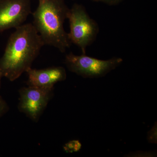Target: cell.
I'll return each instance as SVG.
<instances>
[{"label": "cell", "mask_w": 157, "mask_h": 157, "mask_svg": "<svg viewBox=\"0 0 157 157\" xmlns=\"http://www.w3.org/2000/svg\"><path fill=\"white\" fill-rule=\"evenodd\" d=\"M2 1V0H0V2H1V1Z\"/></svg>", "instance_id": "4fadbf2b"}, {"label": "cell", "mask_w": 157, "mask_h": 157, "mask_svg": "<svg viewBox=\"0 0 157 157\" xmlns=\"http://www.w3.org/2000/svg\"><path fill=\"white\" fill-rule=\"evenodd\" d=\"M33 13V25L45 45H50L64 52L71 42L64 28L70 9L64 0H39Z\"/></svg>", "instance_id": "7a4b0ae2"}, {"label": "cell", "mask_w": 157, "mask_h": 157, "mask_svg": "<svg viewBox=\"0 0 157 157\" xmlns=\"http://www.w3.org/2000/svg\"><path fill=\"white\" fill-rule=\"evenodd\" d=\"M81 147V144L78 140H73L66 144L63 148L67 152L72 153L79 151Z\"/></svg>", "instance_id": "ba28073f"}, {"label": "cell", "mask_w": 157, "mask_h": 157, "mask_svg": "<svg viewBox=\"0 0 157 157\" xmlns=\"http://www.w3.org/2000/svg\"><path fill=\"white\" fill-rule=\"evenodd\" d=\"M26 73L28 75V85L41 88H54L56 83L64 81L67 78L66 70L61 67L40 70L31 68Z\"/></svg>", "instance_id": "52a82bcc"}, {"label": "cell", "mask_w": 157, "mask_h": 157, "mask_svg": "<svg viewBox=\"0 0 157 157\" xmlns=\"http://www.w3.org/2000/svg\"><path fill=\"white\" fill-rule=\"evenodd\" d=\"M54 88L29 86L19 90L18 108L32 121H38L53 95Z\"/></svg>", "instance_id": "5b68a950"}, {"label": "cell", "mask_w": 157, "mask_h": 157, "mask_svg": "<svg viewBox=\"0 0 157 157\" xmlns=\"http://www.w3.org/2000/svg\"><path fill=\"white\" fill-rule=\"evenodd\" d=\"M31 0H2L0 2V34L23 25L31 14Z\"/></svg>", "instance_id": "8992f818"}, {"label": "cell", "mask_w": 157, "mask_h": 157, "mask_svg": "<svg viewBox=\"0 0 157 157\" xmlns=\"http://www.w3.org/2000/svg\"><path fill=\"white\" fill-rule=\"evenodd\" d=\"M147 139L149 142L152 143H156L157 141V124H155L154 126L148 132Z\"/></svg>", "instance_id": "9c48e42d"}, {"label": "cell", "mask_w": 157, "mask_h": 157, "mask_svg": "<svg viewBox=\"0 0 157 157\" xmlns=\"http://www.w3.org/2000/svg\"><path fill=\"white\" fill-rule=\"evenodd\" d=\"M2 77L0 76V89H1V79H2Z\"/></svg>", "instance_id": "7c38bea8"}, {"label": "cell", "mask_w": 157, "mask_h": 157, "mask_svg": "<svg viewBox=\"0 0 157 157\" xmlns=\"http://www.w3.org/2000/svg\"><path fill=\"white\" fill-rule=\"evenodd\" d=\"M0 59V76L14 81L30 69L44 45L33 25L15 29Z\"/></svg>", "instance_id": "6da1fadb"}, {"label": "cell", "mask_w": 157, "mask_h": 157, "mask_svg": "<svg viewBox=\"0 0 157 157\" xmlns=\"http://www.w3.org/2000/svg\"><path fill=\"white\" fill-rule=\"evenodd\" d=\"M123 59L114 57L109 59H99L86 54L77 56L70 52L65 57V63L70 72L85 78L103 77L121 65Z\"/></svg>", "instance_id": "277c9868"}, {"label": "cell", "mask_w": 157, "mask_h": 157, "mask_svg": "<svg viewBox=\"0 0 157 157\" xmlns=\"http://www.w3.org/2000/svg\"><path fill=\"white\" fill-rule=\"evenodd\" d=\"M67 18L70 22V32L68 38L86 54V48L95 39L98 32V24L90 17L83 6L75 4L70 9Z\"/></svg>", "instance_id": "3957f363"}, {"label": "cell", "mask_w": 157, "mask_h": 157, "mask_svg": "<svg viewBox=\"0 0 157 157\" xmlns=\"http://www.w3.org/2000/svg\"><path fill=\"white\" fill-rule=\"evenodd\" d=\"M93 1L102 2L109 5H115L121 2L123 0H93Z\"/></svg>", "instance_id": "8fae6325"}, {"label": "cell", "mask_w": 157, "mask_h": 157, "mask_svg": "<svg viewBox=\"0 0 157 157\" xmlns=\"http://www.w3.org/2000/svg\"><path fill=\"white\" fill-rule=\"evenodd\" d=\"M9 109L8 104L0 95V118L8 112Z\"/></svg>", "instance_id": "30bf717a"}]
</instances>
